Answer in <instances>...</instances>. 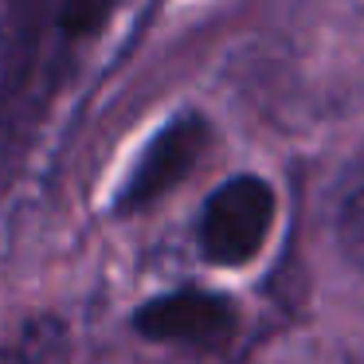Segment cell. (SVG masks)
Wrapping results in <instances>:
<instances>
[{"instance_id": "obj_2", "label": "cell", "mask_w": 364, "mask_h": 364, "mask_svg": "<svg viewBox=\"0 0 364 364\" xmlns=\"http://www.w3.org/2000/svg\"><path fill=\"white\" fill-rule=\"evenodd\" d=\"M235 306L212 290H173L149 298L134 314V329L145 341H173V345H223L235 333Z\"/></svg>"}, {"instance_id": "obj_1", "label": "cell", "mask_w": 364, "mask_h": 364, "mask_svg": "<svg viewBox=\"0 0 364 364\" xmlns=\"http://www.w3.org/2000/svg\"><path fill=\"white\" fill-rule=\"evenodd\" d=\"M274 223V192L262 176H231L208 196L200 220V255L212 267H243L267 243Z\"/></svg>"}, {"instance_id": "obj_6", "label": "cell", "mask_w": 364, "mask_h": 364, "mask_svg": "<svg viewBox=\"0 0 364 364\" xmlns=\"http://www.w3.org/2000/svg\"><path fill=\"white\" fill-rule=\"evenodd\" d=\"M114 9V0H63V28L71 36H82L98 28V20Z\"/></svg>"}, {"instance_id": "obj_5", "label": "cell", "mask_w": 364, "mask_h": 364, "mask_svg": "<svg viewBox=\"0 0 364 364\" xmlns=\"http://www.w3.org/2000/svg\"><path fill=\"white\" fill-rule=\"evenodd\" d=\"M337 235H341L345 259L353 262V267H364V184H356L353 196L345 200V208H341Z\"/></svg>"}, {"instance_id": "obj_3", "label": "cell", "mask_w": 364, "mask_h": 364, "mask_svg": "<svg viewBox=\"0 0 364 364\" xmlns=\"http://www.w3.org/2000/svg\"><path fill=\"white\" fill-rule=\"evenodd\" d=\"M208 145V122L200 114H184L173 126H165L157 137L149 141V149L141 153L137 168L129 173L126 188L118 192V212H141L153 200H161L168 188L184 181L192 173Z\"/></svg>"}, {"instance_id": "obj_4", "label": "cell", "mask_w": 364, "mask_h": 364, "mask_svg": "<svg viewBox=\"0 0 364 364\" xmlns=\"http://www.w3.org/2000/svg\"><path fill=\"white\" fill-rule=\"evenodd\" d=\"M0 364H71V337L59 317H36L20 325L4 345Z\"/></svg>"}]
</instances>
